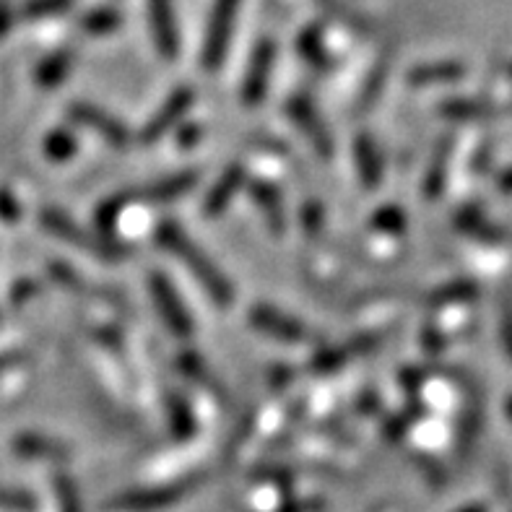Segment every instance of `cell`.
<instances>
[{"label": "cell", "mask_w": 512, "mask_h": 512, "mask_svg": "<svg viewBox=\"0 0 512 512\" xmlns=\"http://www.w3.org/2000/svg\"><path fill=\"white\" fill-rule=\"evenodd\" d=\"M156 242H159L164 250H169V253L175 255L182 266L193 273V279L203 286V292L214 299L216 305L219 307L232 305L234 302L232 281L219 271V266H216L214 260L208 258L206 253H203L201 247L190 240V234L185 232L180 224H175V221H164L162 227H159V232H156Z\"/></svg>", "instance_id": "obj_1"}, {"label": "cell", "mask_w": 512, "mask_h": 512, "mask_svg": "<svg viewBox=\"0 0 512 512\" xmlns=\"http://www.w3.org/2000/svg\"><path fill=\"white\" fill-rule=\"evenodd\" d=\"M198 180H201V172H198V169H185V172H177V175L164 177V180L149 182V185H143V188H130L123 190V193L112 195V198H107V201L97 208V227L102 229V232H112L125 208L136 206V203H151V206H154V203L175 201L180 195L190 193V190L198 185Z\"/></svg>", "instance_id": "obj_2"}, {"label": "cell", "mask_w": 512, "mask_h": 512, "mask_svg": "<svg viewBox=\"0 0 512 512\" xmlns=\"http://www.w3.org/2000/svg\"><path fill=\"white\" fill-rule=\"evenodd\" d=\"M39 224H42V229H47L52 237H58V240L63 242H71L76 250H84V253L94 255V258L99 260H107V263H117V260H123L125 255H128V250H125L120 242L89 232V229L76 224L71 216L58 211V208H45V211L39 214Z\"/></svg>", "instance_id": "obj_3"}, {"label": "cell", "mask_w": 512, "mask_h": 512, "mask_svg": "<svg viewBox=\"0 0 512 512\" xmlns=\"http://www.w3.org/2000/svg\"><path fill=\"white\" fill-rule=\"evenodd\" d=\"M206 481V474H193L188 479H180L175 484H164V487L138 489V492L117 494L110 502H104V510L110 512H154L162 507H172L180 500H185L190 492L201 487Z\"/></svg>", "instance_id": "obj_4"}, {"label": "cell", "mask_w": 512, "mask_h": 512, "mask_svg": "<svg viewBox=\"0 0 512 512\" xmlns=\"http://www.w3.org/2000/svg\"><path fill=\"white\" fill-rule=\"evenodd\" d=\"M240 6L242 0H216L214 8H211V21H208L201 55L203 68H208V71H216L224 63V55L229 50V39H232Z\"/></svg>", "instance_id": "obj_5"}, {"label": "cell", "mask_w": 512, "mask_h": 512, "mask_svg": "<svg viewBox=\"0 0 512 512\" xmlns=\"http://www.w3.org/2000/svg\"><path fill=\"white\" fill-rule=\"evenodd\" d=\"M149 292L154 299V307L159 312V318L169 328V333L177 338H190L193 336V318H190L188 307L180 299L177 289L164 273L154 271L149 273Z\"/></svg>", "instance_id": "obj_6"}, {"label": "cell", "mask_w": 512, "mask_h": 512, "mask_svg": "<svg viewBox=\"0 0 512 512\" xmlns=\"http://www.w3.org/2000/svg\"><path fill=\"white\" fill-rule=\"evenodd\" d=\"M286 115L292 117V123L305 133V138L312 143V149L318 151L320 159H331L333 136L323 117H320L318 107L312 104V99H307L305 94L289 97V102H286Z\"/></svg>", "instance_id": "obj_7"}, {"label": "cell", "mask_w": 512, "mask_h": 512, "mask_svg": "<svg viewBox=\"0 0 512 512\" xmlns=\"http://www.w3.org/2000/svg\"><path fill=\"white\" fill-rule=\"evenodd\" d=\"M193 102L195 91L190 89V86H180V89L172 91L167 97V102L154 112V117H151L149 123H146V128L141 130L138 143H143V146H154V143L162 141L164 133H169L180 120H185V115L190 112Z\"/></svg>", "instance_id": "obj_8"}, {"label": "cell", "mask_w": 512, "mask_h": 512, "mask_svg": "<svg viewBox=\"0 0 512 512\" xmlns=\"http://www.w3.org/2000/svg\"><path fill=\"white\" fill-rule=\"evenodd\" d=\"M383 338L385 333H359V336L349 338V341H344V344L331 346V349H320L310 362L312 372H318V375H331V372H338L341 367L354 362V359L375 351L377 346L383 344Z\"/></svg>", "instance_id": "obj_9"}, {"label": "cell", "mask_w": 512, "mask_h": 512, "mask_svg": "<svg viewBox=\"0 0 512 512\" xmlns=\"http://www.w3.org/2000/svg\"><path fill=\"white\" fill-rule=\"evenodd\" d=\"M273 63H276V45L273 39H260L258 47L253 50V58L245 71L242 81V104L245 107H258L266 97L268 86H271Z\"/></svg>", "instance_id": "obj_10"}, {"label": "cell", "mask_w": 512, "mask_h": 512, "mask_svg": "<svg viewBox=\"0 0 512 512\" xmlns=\"http://www.w3.org/2000/svg\"><path fill=\"white\" fill-rule=\"evenodd\" d=\"M68 115H71L73 123L94 130L97 136H102L104 141L110 143V146H115V149H125V146L130 143V130L125 128L123 120H117L115 115L104 112L102 107L78 102V104H73L71 110H68Z\"/></svg>", "instance_id": "obj_11"}, {"label": "cell", "mask_w": 512, "mask_h": 512, "mask_svg": "<svg viewBox=\"0 0 512 512\" xmlns=\"http://www.w3.org/2000/svg\"><path fill=\"white\" fill-rule=\"evenodd\" d=\"M247 318H250L253 328H258L260 333H268V336L279 338V341L299 344V341H307V338H312V331L307 328L305 323H299L297 318L286 315V312H279L276 307L255 305Z\"/></svg>", "instance_id": "obj_12"}, {"label": "cell", "mask_w": 512, "mask_h": 512, "mask_svg": "<svg viewBox=\"0 0 512 512\" xmlns=\"http://www.w3.org/2000/svg\"><path fill=\"white\" fill-rule=\"evenodd\" d=\"M149 29L159 55L164 60H175L180 52V32L172 0H149Z\"/></svg>", "instance_id": "obj_13"}, {"label": "cell", "mask_w": 512, "mask_h": 512, "mask_svg": "<svg viewBox=\"0 0 512 512\" xmlns=\"http://www.w3.org/2000/svg\"><path fill=\"white\" fill-rule=\"evenodd\" d=\"M247 190H250V198H253L255 208L266 219L268 229L276 237H281L286 232V206L281 190L268 180H250L247 182Z\"/></svg>", "instance_id": "obj_14"}, {"label": "cell", "mask_w": 512, "mask_h": 512, "mask_svg": "<svg viewBox=\"0 0 512 512\" xmlns=\"http://www.w3.org/2000/svg\"><path fill=\"white\" fill-rule=\"evenodd\" d=\"M247 172L242 164H232V167L224 169V175L216 180V185L206 193V201H203V216L208 219H219L224 211L229 208V203L234 201V195L240 193L247 185Z\"/></svg>", "instance_id": "obj_15"}, {"label": "cell", "mask_w": 512, "mask_h": 512, "mask_svg": "<svg viewBox=\"0 0 512 512\" xmlns=\"http://www.w3.org/2000/svg\"><path fill=\"white\" fill-rule=\"evenodd\" d=\"M50 276L58 281L60 286H65L68 292L73 294H81V297H89V299H102V302H112V305H120V297L110 289H102V286L91 284L89 279H84L76 268H71L68 263H60V260H52L50 266Z\"/></svg>", "instance_id": "obj_16"}, {"label": "cell", "mask_w": 512, "mask_h": 512, "mask_svg": "<svg viewBox=\"0 0 512 512\" xmlns=\"http://www.w3.org/2000/svg\"><path fill=\"white\" fill-rule=\"evenodd\" d=\"M354 159H357V175L362 180L364 190L380 188V182H383V156H380L375 141L367 133L357 136V141H354Z\"/></svg>", "instance_id": "obj_17"}, {"label": "cell", "mask_w": 512, "mask_h": 512, "mask_svg": "<svg viewBox=\"0 0 512 512\" xmlns=\"http://www.w3.org/2000/svg\"><path fill=\"white\" fill-rule=\"evenodd\" d=\"M11 448L21 458H34V461H65L68 458V448L63 442L52 440L47 435H34V432L13 437Z\"/></svg>", "instance_id": "obj_18"}, {"label": "cell", "mask_w": 512, "mask_h": 512, "mask_svg": "<svg viewBox=\"0 0 512 512\" xmlns=\"http://www.w3.org/2000/svg\"><path fill=\"white\" fill-rule=\"evenodd\" d=\"M466 76V65L453 63V60H442V63H422L409 71L411 86H440L455 84Z\"/></svg>", "instance_id": "obj_19"}, {"label": "cell", "mask_w": 512, "mask_h": 512, "mask_svg": "<svg viewBox=\"0 0 512 512\" xmlns=\"http://www.w3.org/2000/svg\"><path fill=\"white\" fill-rule=\"evenodd\" d=\"M453 221H455V227L461 229L463 234H468V237H474V240L489 242V245L505 240V232H502L497 224H492V221L481 214L476 206L461 208V211L453 216Z\"/></svg>", "instance_id": "obj_20"}, {"label": "cell", "mask_w": 512, "mask_h": 512, "mask_svg": "<svg viewBox=\"0 0 512 512\" xmlns=\"http://www.w3.org/2000/svg\"><path fill=\"white\" fill-rule=\"evenodd\" d=\"M450 156H453V138L442 136L440 143L435 146V154H432V162H429L427 175H424V195H427L429 201L440 198L442 190H445Z\"/></svg>", "instance_id": "obj_21"}, {"label": "cell", "mask_w": 512, "mask_h": 512, "mask_svg": "<svg viewBox=\"0 0 512 512\" xmlns=\"http://www.w3.org/2000/svg\"><path fill=\"white\" fill-rule=\"evenodd\" d=\"M390 68H393V50L388 47V50L380 52V58H377V63L372 65L370 76H367V81H364L362 94H359V107H362V110L375 107L380 94H383L385 84H388Z\"/></svg>", "instance_id": "obj_22"}, {"label": "cell", "mask_w": 512, "mask_h": 512, "mask_svg": "<svg viewBox=\"0 0 512 512\" xmlns=\"http://www.w3.org/2000/svg\"><path fill=\"white\" fill-rule=\"evenodd\" d=\"M167 416H169V432L175 440H190L195 432V416L193 409H190V403L175 393V390H169L167 393Z\"/></svg>", "instance_id": "obj_23"}, {"label": "cell", "mask_w": 512, "mask_h": 512, "mask_svg": "<svg viewBox=\"0 0 512 512\" xmlns=\"http://www.w3.org/2000/svg\"><path fill=\"white\" fill-rule=\"evenodd\" d=\"M71 63H73L71 50L52 52L50 58H45L37 68H34V84L42 86V89H52V86L63 84V78L68 76V71H71Z\"/></svg>", "instance_id": "obj_24"}, {"label": "cell", "mask_w": 512, "mask_h": 512, "mask_svg": "<svg viewBox=\"0 0 512 512\" xmlns=\"http://www.w3.org/2000/svg\"><path fill=\"white\" fill-rule=\"evenodd\" d=\"M440 115L448 120H481L494 115V107L484 99H448L440 104Z\"/></svg>", "instance_id": "obj_25"}, {"label": "cell", "mask_w": 512, "mask_h": 512, "mask_svg": "<svg viewBox=\"0 0 512 512\" xmlns=\"http://www.w3.org/2000/svg\"><path fill=\"white\" fill-rule=\"evenodd\" d=\"M177 367H180V372L185 377H188L190 383L195 385H203V388L208 390V393H214L216 398H224V393H221V385L216 383V377L208 372L206 364L201 362V359L195 357V354H190V351H185L180 359H177Z\"/></svg>", "instance_id": "obj_26"}, {"label": "cell", "mask_w": 512, "mask_h": 512, "mask_svg": "<svg viewBox=\"0 0 512 512\" xmlns=\"http://www.w3.org/2000/svg\"><path fill=\"white\" fill-rule=\"evenodd\" d=\"M479 422H481V406L479 401L466 403L461 416V427H458V455L461 458H468L471 455V448H474L476 437H479Z\"/></svg>", "instance_id": "obj_27"}, {"label": "cell", "mask_w": 512, "mask_h": 512, "mask_svg": "<svg viewBox=\"0 0 512 512\" xmlns=\"http://www.w3.org/2000/svg\"><path fill=\"white\" fill-rule=\"evenodd\" d=\"M479 297V284L474 281H453V284L440 286L437 292L429 294V305L432 307H448L458 302H471Z\"/></svg>", "instance_id": "obj_28"}, {"label": "cell", "mask_w": 512, "mask_h": 512, "mask_svg": "<svg viewBox=\"0 0 512 512\" xmlns=\"http://www.w3.org/2000/svg\"><path fill=\"white\" fill-rule=\"evenodd\" d=\"M299 52H302V58H305L307 63L320 68V71H328V68H331V52L325 47L318 26H312V29H305V32H302V37H299Z\"/></svg>", "instance_id": "obj_29"}, {"label": "cell", "mask_w": 512, "mask_h": 512, "mask_svg": "<svg viewBox=\"0 0 512 512\" xmlns=\"http://www.w3.org/2000/svg\"><path fill=\"white\" fill-rule=\"evenodd\" d=\"M78 151V141L68 130H52L45 138V156L52 162H68Z\"/></svg>", "instance_id": "obj_30"}, {"label": "cell", "mask_w": 512, "mask_h": 512, "mask_svg": "<svg viewBox=\"0 0 512 512\" xmlns=\"http://www.w3.org/2000/svg\"><path fill=\"white\" fill-rule=\"evenodd\" d=\"M71 6L73 0H26L24 8H21V16L26 21L50 19V16H58V13L68 11Z\"/></svg>", "instance_id": "obj_31"}, {"label": "cell", "mask_w": 512, "mask_h": 512, "mask_svg": "<svg viewBox=\"0 0 512 512\" xmlns=\"http://www.w3.org/2000/svg\"><path fill=\"white\" fill-rule=\"evenodd\" d=\"M89 34H107V32H115L117 26H120V13L112 11V8H97V11L86 13L84 21H81Z\"/></svg>", "instance_id": "obj_32"}, {"label": "cell", "mask_w": 512, "mask_h": 512, "mask_svg": "<svg viewBox=\"0 0 512 512\" xmlns=\"http://www.w3.org/2000/svg\"><path fill=\"white\" fill-rule=\"evenodd\" d=\"M55 494H58V507L60 512H84L81 505V494H78L76 484H73L71 476H55Z\"/></svg>", "instance_id": "obj_33"}, {"label": "cell", "mask_w": 512, "mask_h": 512, "mask_svg": "<svg viewBox=\"0 0 512 512\" xmlns=\"http://www.w3.org/2000/svg\"><path fill=\"white\" fill-rule=\"evenodd\" d=\"M0 510L6 512H34L37 510V500L24 489L0 487Z\"/></svg>", "instance_id": "obj_34"}, {"label": "cell", "mask_w": 512, "mask_h": 512, "mask_svg": "<svg viewBox=\"0 0 512 512\" xmlns=\"http://www.w3.org/2000/svg\"><path fill=\"white\" fill-rule=\"evenodd\" d=\"M372 227L380 229V232H388V234H401L406 229V216L398 206H383L372 216L370 221Z\"/></svg>", "instance_id": "obj_35"}, {"label": "cell", "mask_w": 512, "mask_h": 512, "mask_svg": "<svg viewBox=\"0 0 512 512\" xmlns=\"http://www.w3.org/2000/svg\"><path fill=\"white\" fill-rule=\"evenodd\" d=\"M422 414H424L422 406H416V409H406L403 414L388 419V422H385V427H383L385 440H390V442L401 440V437L406 435V429H409L411 424L416 422V419H422Z\"/></svg>", "instance_id": "obj_36"}, {"label": "cell", "mask_w": 512, "mask_h": 512, "mask_svg": "<svg viewBox=\"0 0 512 512\" xmlns=\"http://www.w3.org/2000/svg\"><path fill=\"white\" fill-rule=\"evenodd\" d=\"M325 224V211L318 201H307L302 208V227L310 240H318Z\"/></svg>", "instance_id": "obj_37"}, {"label": "cell", "mask_w": 512, "mask_h": 512, "mask_svg": "<svg viewBox=\"0 0 512 512\" xmlns=\"http://www.w3.org/2000/svg\"><path fill=\"white\" fill-rule=\"evenodd\" d=\"M19 216H21L19 201L13 198L11 190L0 188V219L6 221V224H13V221H19Z\"/></svg>", "instance_id": "obj_38"}, {"label": "cell", "mask_w": 512, "mask_h": 512, "mask_svg": "<svg viewBox=\"0 0 512 512\" xmlns=\"http://www.w3.org/2000/svg\"><path fill=\"white\" fill-rule=\"evenodd\" d=\"M500 338L505 351L512 359V302H505L500 312Z\"/></svg>", "instance_id": "obj_39"}, {"label": "cell", "mask_w": 512, "mask_h": 512, "mask_svg": "<svg viewBox=\"0 0 512 512\" xmlns=\"http://www.w3.org/2000/svg\"><path fill=\"white\" fill-rule=\"evenodd\" d=\"M422 344H424V349L429 351V354H440L442 346H445V341H442V336H440V331H437V328L427 325V328H424V333H422Z\"/></svg>", "instance_id": "obj_40"}, {"label": "cell", "mask_w": 512, "mask_h": 512, "mask_svg": "<svg viewBox=\"0 0 512 512\" xmlns=\"http://www.w3.org/2000/svg\"><path fill=\"white\" fill-rule=\"evenodd\" d=\"M325 502L323 500H294L289 502V505L279 507L276 512H318L323 510Z\"/></svg>", "instance_id": "obj_41"}, {"label": "cell", "mask_w": 512, "mask_h": 512, "mask_svg": "<svg viewBox=\"0 0 512 512\" xmlns=\"http://www.w3.org/2000/svg\"><path fill=\"white\" fill-rule=\"evenodd\" d=\"M357 409H359V414H364V416L377 414V411H380V398H377L372 390H367V393H362V398H359Z\"/></svg>", "instance_id": "obj_42"}, {"label": "cell", "mask_w": 512, "mask_h": 512, "mask_svg": "<svg viewBox=\"0 0 512 512\" xmlns=\"http://www.w3.org/2000/svg\"><path fill=\"white\" fill-rule=\"evenodd\" d=\"M39 292V286H34L32 281H24V284H16V289H13L11 299H13V305H24L26 299L34 297V294Z\"/></svg>", "instance_id": "obj_43"}, {"label": "cell", "mask_w": 512, "mask_h": 512, "mask_svg": "<svg viewBox=\"0 0 512 512\" xmlns=\"http://www.w3.org/2000/svg\"><path fill=\"white\" fill-rule=\"evenodd\" d=\"M11 24H13L11 6H8V0H0V39L6 37V32L11 29Z\"/></svg>", "instance_id": "obj_44"}, {"label": "cell", "mask_w": 512, "mask_h": 512, "mask_svg": "<svg viewBox=\"0 0 512 512\" xmlns=\"http://www.w3.org/2000/svg\"><path fill=\"white\" fill-rule=\"evenodd\" d=\"M21 362H24V354H19V351H6V354H0V372L11 370V367H16Z\"/></svg>", "instance_id": "obj_45"}, {"label": "cell", "mask_w": 512, "mask_h": 512, "mask_svg": "<svg viewBox=\"0 0 512 512\" xmlns=\"http://www.w3.org/2000/svg\"><path fill=\"white\" fill-rule=\"evenodd\" d=\"M500 190L502 193H512V169H507L505 175L500 177Z\"/></svg>", "instance_id": "obj_46"}, {"label": "cell", "mask_w": 512, "mask_h": 512, "mask_svg": "<svg viewBox=\"0 0 512 512\" xmlns=\"http://www.w3.org/2000/svg\"><path fill=\"white\" fill-rule=\"evenodd\" d=\"M510 416H512V401H510Z\"/></svg>", "instance_id": "obj_47"}]
</instances>
